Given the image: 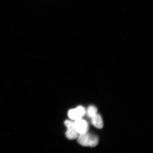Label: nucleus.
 I'll return each instance as SVG.
<instances>
[{"instance_id":"1","label":"nucleus","mask_w":153,"mask_h":153,"mask_svg":"<svg viewBox=\"0 0 153 153\" xmlns=\"http://www.w3.org/2000/svg\"><path fill=\"white\" fill-rule=\"evenodd\" d=\"M78 143L84 146L94 147L99 143V139L96 136L87 133L79 134L77 137Z\"/></svg>"},{"instance_id":"2","label":"nucleus","mask_w":153,"mask_h":153,"mask_svg":"<svg viewBox=\"0 0 153 153\" xmlns=\"http://www.w3.org/2000/svg\"><path fill=\"white\" fill-rule=\"evenodd\" d=\"M64 124L67 129L65 133L67 138L71 140L77 138L79 134L74 127V122L67 120L65 121Z\"/></svg>"},{"instance_id":"3","label":"nucleus","mask_w":153,"mask_h":153,"mask_svg":"<svg viewBox=\"0 0 153 153\" xmlns=\"http://www.w3.org/2000/svg\"><path fill=\"white\" fill-rule=\"evenodd\" d=\"M85 113V108L83 106H79L69 111L68 116L71 119L75 120L82 118Z\"/></svg>"},{"instance_id":"4","label":"nucleus","mask_w":153,"mask_h":153,"mask_svg":"<svg viewBox=\"0 0 153 153\" xmlns=\"http://www.w3.org/2000/svg\"><path fill=\"white\" fill-rule=\"evenodd\" d=\"M74 123V127L79 134L88 132V124L86 120L81 118L75 120Z\"/></svg>"},{"instance_id":"5","label":"nucleus","mask_w":153,"mask_h":153,"mask_svg":"<svg viewBox=\"0 0 153 153\" xmlns=\"http://www.w3.org/2000/svg\"><path fill=\"white\" fill-rule=\"evenodd\" d=\"M91 123L96 128L102 129L104 126V124L102 117L100 114H97L91 118Z\"/></svg>"},{"instance_id":"6","label":"nucleus","mask_w":153,"mask_h":153,"mask_svg":"<svg viewBox=\"0 0 153 153\" xmlns=\"http://www.w3.org/2000/svg\"><path fill=\"white\" fill-rule=\"evenodd\" d=\"M87 113L88 116L91 118L97 114V108L94 106H89L87 109Z\"/></svg>"}]
</instances>
